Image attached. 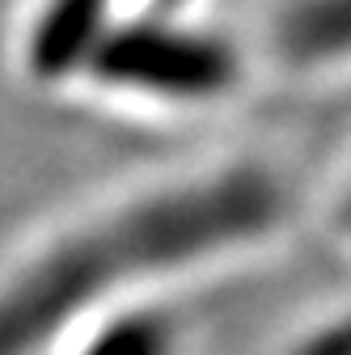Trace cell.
<instances>
[{
    "label": "cell",
    "instance_id": "cell-1",
    "mask_svg": "<svg viewBox=\"0 0 351 355\" xmlns=\"http://www.w3.org/2000/svg\"><path fill=\"white\" fill-rule=\"evenodd\" d=\"M284 195L262 169H221L131 199L51 241L0 284V355H38L98 318L119 292L262 241Z\"/></svg>",
    "mask_w": 351,
    "mask_h": 355
},
{
    "label": "cell",
    "instance_id": "cell-2",
    "mask_svg": "<svg viewBox=\"0 0 351 355\" xmlns=\"http://www.w3.org/2000/svg\"><path fill=\"white\" fill-rule=\"evenodd\" d=\"M80 72L119 98L153 106H212L241 80V55L229 38L157 13L114 21Z\"/></svg>",
    "mask_w": 351,
    "mask_h": 355
},
{
    "label": "cell",
    "instance_id": "cell-3",
    "mask_svg": "<svg viewBox=\"0 0 351 355\" xmlns=\"http://www.w3.org/2000/svg\"><path fill=\"white\" fill-rule=\"evenodd\" d=\"M119 0H42L30 26V68L47 80L80 72L94 42L114 26Z\"/></svg>",
    "mask_w": 351,
    "mask_h": 355
},
{
    "label": "cell",
    "instance_id": "cell-4",
    "mask_svg": "<svg viewBox=\"0 0 351 355\" xmlns=\"http://www.w3.org/2000/svg\"><path fill=\"white\" fill-rule=\"evenodd\" d=\"M275 51L300 72L351 64V0H284L271 21Z\"/></svg>",
    "mask_w": 351,
    "mask_h": 355
},
{
    "label": "cell",
    "instance_id": "cell-5",
    "mask_svg": "<svg viewBox=\"0 0 351 355\" xmlns=\"http://www.w3.org/2000/svg\"><path fill=\"white\" fill-rule=\"evenodd\" d=\"M76 355H182V322L161 304H110Z\"/></svg>",
    "mask_w": 351,
    "mask_h": 355
}]
</instances>
